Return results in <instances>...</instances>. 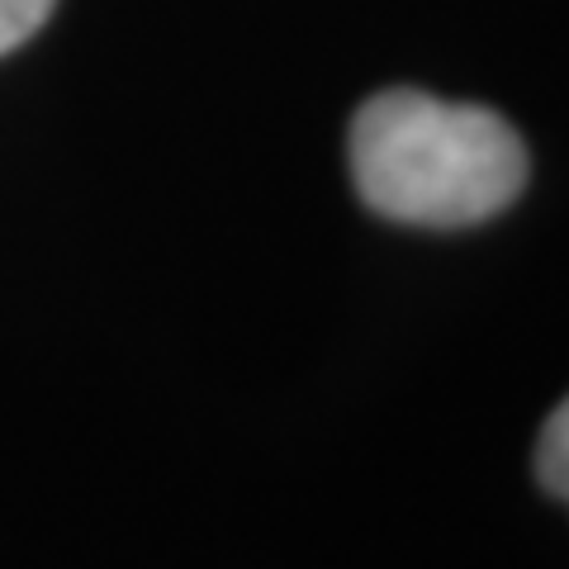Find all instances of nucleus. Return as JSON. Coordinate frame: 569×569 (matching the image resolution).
Instances as JSON below:
<instances>
[{
	"label": "nucleus",
	"instance_id": "1",
	"mask_svg": "<svg viewBox=\"0 0 569 569\" xmlns=\"http://www.w3.org/2000/svg\"><path fill=\"white\" fill-rule=\"evenodd\" d=\"M351 186L366 209L408 228H475L527 190V142L485 104L395 86L370 96L347 138Z\"/></svg>",
	"mask_w": 569,
	"mask_h": 569
},
{
	"label": "nucleus",
	"instance_id": "3",
	"mask_svg": "<svg viewBox=\"0 0 569 569\" xmlns=\"http://www.w3.org/2000/svg\"><path fill=\"white\" fill-rule=\"evenodd\" d=\"M58 0H0V58L29 43L33 33L48 24V14Z\"/></svg>",
	"mask_w": 569,
	"mask_h": 569
},
{
	"label": "nucleus",
	"instance_id": "2",
	"mask_svg": "<svg viewBox=\"0 0 569 569\" xmlns=\"http://www.w3.org/2000/svg\"><path fill=\"white\" fill-rule=\"evenodd\" d=\"M531 470H537V485L569 508V395L550 408V418L541 422Z\"/></svg>",
	"mask_w": 569,
	"mask_h": 569
}]
</instances>
